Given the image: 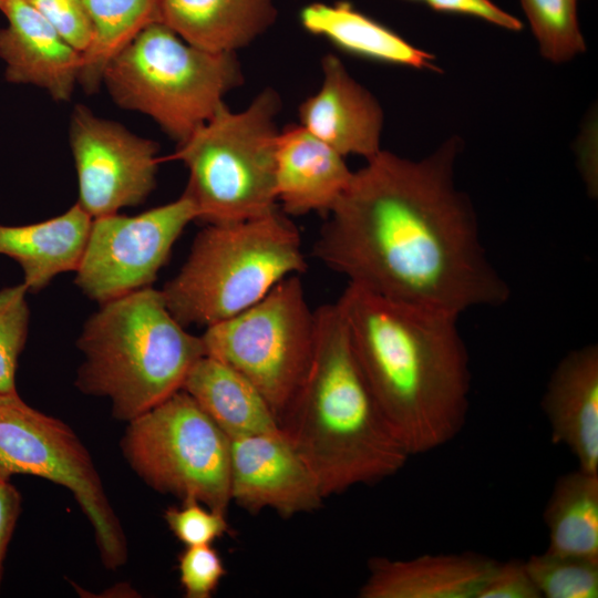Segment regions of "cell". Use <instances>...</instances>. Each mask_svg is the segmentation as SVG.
Returning <instances> with one entry per match:
<instances>
[{"label": "cell", "instance_id": "25", "mask_svg": "<svg viewBox=\"0 0 598 598\" xmlns=\"http://www.w3.org/2000/svg\"><path fill=\"white\" fill-rule=\"evenodd\" d=\"M578 0H520L542 55L563 63L585 52L579 28Z\"/></svg>", "mask_w": 598, "mask_h": 598}, {"label": "cell", "instance_id": "20", "mask_svg": "<svg viewBox=\"0 0 598 598\" xmlns=\"http://www.w3.org/2000/svg\"><path fill=\"white\" fill-rule=\"evenodd\" d=\"M76 203L63 214L23 226L0 225V255L22 268L28 291L43 289L56 275L76 271L92 226Z\"/></svg>", "mask_w": 598, "mask_h": 598}, {"label": "cell", "instance_id": "15", "mask_svg": "<svg viewBox=\"0 0 598 598\" xmlns=\"http://www.w3.org/2000/svg\"><path fill=\"white\" fill-rule=\"evenodd\" d=\"M322 83L299 107L301 126L342 156L378 154L383 112L377 99L333 54L322 58Z\"/></svg>", "mask_w": 598, "mask_h": 598}, {"label": "cell", "instance_id": "23", "mask_svg": "<svg viewBox=\"0 0 598 598\" xmlns=\"http://www.w3.org/2000/svg\"><path fill=\"white\" fill-rule=\"evenodd\" d=\"M546 550L598 561V473L579 467L559 476L544 511Z\"/></svg>", "mask_w": 598, "mask_h": 598}, {"label": "cell", "instance_id": "16", "mask_svg": "<svg viewBox=\"0 0 598 598\" xmlns=\"http://www.w3.org/2000/svg\"><path fill=\"white\" fill-rule=\"evenodd\" d=\"M499 561L475 553L372 557L361 598H478Z\"/></svg>", "mask_w": 598, "mask_h": 598}, {"label": "cell", "instance_id": "10", "mask_svg": "<svg viewBox=\"0 0 598 598\" xmlns=\"http://www.w3.org/2000/svg\"><path fill=\"white\" fill-rule=\"evenodd\" d=\"M14 474L68 488L93 527L104 566L126 561L124 532L87 450L68 424L28 405L17 391L0 394V480Z\"/></svg>", "mask_w": 598, "mask_h": 598}, {"label": "cell", "instance_id": "28", "mask_svg": "<svg viewBox=\"0 0 598 598\" xmlns=\"http://www.w3.org/2000/svg\"><path fill=\"white\" fill-rule=\"evenodd\" d=\"M164 517L171 532L185 546L212 545L229 530L226 513L194 499L183 501L181 507H169Z\"/></svg>", "mask_w": 598, "mask_h": 598}, {"label": "cell", "instance_id": "13", "mask_svg": "<svg viewBox=\"0 0 598 598\" xmlns=\"http://www.w3.org/2000/svg\"><path fill=\"white\" fill-rule=\"evenodd\" d=\"M230 497L251 513L268 508L285 517L315 511L324 498L281 431L230 439Z\"/></svg>", "mask_w": 598, "mask_h": 598}, {"label": "cell", "instance_id": "5", "mask_svg": "<svg viewBox=\"0 0 598 598\" xmlns=\"http://www.w3.org/2000/svg\"><path fill=\"white\" fill-rule=\"evenodd\" d=\"M307 269L301 235L279 208L251 219L207 224L162 295L183 326L209 327L264 298Z\"/></svg>", "mask_w": 598, "mask_h": 598}, {"label": "cell", "instance_id": "7", "mask_svg": "<svg viewBox=\"0 0 598 598\" xmlns=\"http://www.w3.org/2000/svg\"><path fill=\"white\" fill-rule=\"evenodd\" d=\"M241 82L236 53L196 48L159 21L120 51L102 76L117 105L150 116L177 143L207 122Z\"/></svg>", "mask_w": 598, "mask_h": 598}, {"label": "cell", "instance_id": "30", "mask_svg": "<svg viewBox=\"0 0 598 598\" xmlns=\"http://www.w3.org/2000/svg\"><path fill=\"white\" fill-rule=\"evenodd\" d=\"M179 580L187 598H209L226 575L212 545L186 546L178 557Z\"/></svg>", "mask_w": 598, "mask_h": 598}, {"label": "cell", "instance_id": "26", "mask_svg": "<svg viewBox=\"0 0 598 598\" xmlns=\"http://www.w3.org/2000/svg\"><path fill=\"white\" fill-rule=\"evenodd\" d=\"M527 571L546 598H597L598 561L545 550L525 560Z\"/></svg>", "mask_w": 598, "mask_h": 598}, {"label": "cell", "instance_id": "21", "mask_svg": "<svg viewBox=\"0 0 598 598\" xmlns=\"http://www.w3.org/2000/svg\"><path fill=\"white\" fill-rule=\"evenodd\" d=\"M182 390L229 439L281 431L272 409L257 388L217 359L199 358L187 373Z\"/></svg>", "mask_w": 598, "mask_h": 598}, {"label": "cell", "instance_id": "3", "mask_svg": "<svg viewBox=\"0 0 598 598\" xmlns=\"http://www.w3.org/2000/svg\"><path fill=\"white\" fill-rule=\"evenodd\" d=\"M315 318L312 359L280 430L326 498L395 475L410 455L365 381L337 302L317 308Z\"/></svg>", "mask_w": 598, "mask_h": 598}, {"label": "cell", "instance_id": "2", "mask_svg": "<svg viewBox=\"0 0 598 598\" xmlns=\"http://www.w3.org/2000/svg\"><path fill=\"white\" fill-rule=\"evenodd\" d=\"M337 305L365 381L409 455L455 439L471 393L458 316L393 301L353 283Z\"/></svg>", "mask_w": 598, "mask_h": 598}, {"label": "cell", "instance_id": "6", "mask_svg": "<svg viewBox=\"0 0 598 598\" xmlns=\"http://www.w3.org/2000/svg\"><path fill=\"white\" fill-rule=\"evenodd\" d=\"M280 99L261 91L243 111L224 103L178 143L172 159L188 171L184 195L197 220L227 224L256 218L278 208L275 167Z\"/></svg>", "mask_w": 598, "mask_h": 598}, {"label": "cell", "instance_id": "4", "mask_svg": "<svg viewBox=\"0 0 598 598\" xmlns=\"http://www.w3.org/2000/svg\"><path fill=\"white\" fill-rule=\"evenodd\" d=\"M78 347L84 362L76 385L110 399L113 415L127 422L182 390L205 355L202 337L187 332L151 286L102 303Z\"/></svg>", "mask_w": 598, "mask_h": 598}, {"label": "cell", "instance_id": "27", "mask_svg": "<svg viewBox=\"0 0 598 598\" xmlns=\"http://www.w3.org/2000/svg\"><path fill=\"white\" fill-rule=\"evenodd\" d=\"M27 292L24 283L0 290V394L16 391L18 357L28 333Z\"/></svg>", "mask_w": 598, "mask_h": 598}, {"label": "cell", "instance_id": "1", "mask_svg": "<svg viewBox=\"0 0 598 598\" xmlns=\"http://www.w3.org/2000/svg\"><path fill=\"white\" fill-rule=\"evenodd\" d=\"M457 140L411 161L386 151L353 172L313 255L349 283L458 316L497 307L509 287L489 261L468 198L454 183Z\"/></svg>", "mask_w": 598, "mask_h": 598}, {"label": "cell", "instance_id": "22", "mask_svg": "<svg viewBox=\"0 0 598 598\" xmlns=\"http://www.w3.org/2000/svg\"><path fill=\"white\" fill-rule=\"evenodd\" d=\"M300 22L310 33L324 37L350 53L398 65L437 70L433 54L415 48L349 2L310 3L301 10Z\"/></svg>", "mask_w": 598, "mask_h": 598}, {"label": "cell", "instance_id": "17", "mask_svg": "<svg viewBox=\"0 0 598 598\" xmlns=\"http://www.w3.org/2000/svg\"><path fill=\"white\" fill-rule=\"evenodd\" d=\"M551 441L566 446L578 467L598 473V344L569 351L553 370L542 398Z\"/></svg>", "mask_w": 598, "mask_h": 598}, {"label": "cell", "instance_id": "34", "mask_svg": "<svg viewBox=\"0 0 598 598\" xmlns=\"http://www.w3.org/2000/svg\"><path fill=\"white\" fill-rule=\"evenodd\" d=\"M6 0H0V8L2 7V4L4 3Z\"/></svg>", "mask_w": 598, "mask_h": 598}, {"label": "cell", "instance_id": "24", "mask_svg": "<svg viewBox=\"0 0 598 598\" xmlns=\"http://www.w3.org/2000/svg\"><path fill=\"white\" fill-rule=\"evenodd\" d=\"M94 27V40L82 55L79 83L86 92L102 84L107 63L146 25L157 21L158 0H82Z\"/></svg>", "mask_w": 598, "mask_h": 598}, {"label": "cell", "instance_id": "31", "mask_svg": "<svg viewBox=\"0 0 598 598\" xmlns=\"http://www.w3.org/2000/svg\"><path fill=\"white\" fill-rule=\"evenodd\" d=\"M525 561L511 559L498 563L478 598H540Z\"/></svg>", "mask_w": 598, "mask_h": 598}, {"label": "cell", "instance_id": "18", "mask_svg": "<svg viewBox=\"0 0 598 598\" xmlns=\"http://www.w3.org/2000/svg\"><path fill=\"white\" fill-rule=\"evenodd\" d=\"M352 175L344 156L303 126L289 125L279 132L275 183L286 215L328 214Z\"/></svg>", "mask_w": 598, "mask_h": 598}, {"label": "cell", "instance_id": "9", "mask_svg": "<svg viewBox=\"0 0 598 598\" xmlns=\"http://www.w3.org/2000/svg\"><path fill=\"white\" fill-rule=\"evenodd\" d=\"M123 453L151 487L226 513L230 497V439L179 390L128 421Z\"/></svg>", "mask_w": 598, "mask_h": 598}, {"label": "cell", "instance_id": "19", "mask_svg": "<svg viewBox=\"0 0 598 598\" xmlns=\"http://www.w3.org/2000/svg\"><path fill=\"white\" fill-rule=\"evenodd\" d=\"M274 0H158L157 21L187 43L236 53L275 22Z\"/></svg>", "mask_w": 598, "mask_h": 598}, {"label": "cell", "instance_id": "29", "mask_svg": "<svg viewBox=\"0 0 598 598\" xmlns=\"http://www.w3.org/2000/svg\"><path fill=\"white\" fill-rule=\"evenodd\" d=\"M82 55L94 40V27L82 0H27Z\"/></svg>", "mask_w": 598, "mask_h": 598}, {"label": "cell", "instance_id": "14", "mask_svg": "<svg viewBox=\"0 0 598 598\" xmlns=\"http://www.w3.org/2000/svg\"><path fill=\"white\" fill-rule=\"evenodd\" d=\"M0 10L8 20L0 29L6 80L41 87L58 102L70 101L79 83L82 54L27 0H6Z\"/></svg>", "mask_w": 598, "mask_h": 598}, {"label": "cell", "instance_id": "33", "mask_svg": "<svg viewBox=\"0 0 598 598\" xmlns=\"http://www.w3.org/2000/svg\"><path fill=\"white\" fill-rule=\"evenodd\" d=\"M21 508V496L9 480H0V580L6 550Z\"/></svg>", "mask_w": 598, "mask_h": 598}, {"label": "cell", "instance_id": "11", "mask_svg": "<svg viewBox=\"0 0 598 598\" xmlns=\"http://www.w3.org/2000/svg\"><path fill=\"white\" fill-rule=\"evenodd\" d=\"M193 220L197 212L184 194L136 216L94 218L75 283L101 305L150 287Z\"/></svg>", "mask_w": 598, "mask_h": 598}, {"label": "cell", "instance_id": "32", "mask_svg": "<svg viewBox=\"0 0 598 598\" xmlns=\"http://www.w3.org/2000/svg\"><path fill=\"white\" fill-rule=\"evenodd\" d=\"M435 11L472 16L496 27L520 31L522 21L501 9L491 0H425Z\"/></svg>", "mask_w": 598, "mask_h": 598}, {"label": "cell", "instance_id": "8", "mask_svg": "<svg viewBox=\"0 0 598 598\" xmlns=\"http://www.w3.org/2000/svg\"><path fill=\"white\" fill-rule=\"evenodd\" d=\"M205 355L248 379L280 420L308 372L315 348L316 318L299 275L278 282L240 313L206 327Z\"/></svg>", "mask_w": 598, "mask_h": 598}, {"label": "cell", "instance_id": "12", "mask_svg": "<svg viewBox=\"0 0 598 598\" xmlns=\"http://www.w3.org/2000/svg\"><path fill=\"white\" fill-rule=\"evenodd\" d=\"M70 146L79 182L78 204L92 217L141 204L154 189L158 145L123 125L76 105Z\"/></svg>", "mask_w": 598, "mask_h": 598}]
</instances>
